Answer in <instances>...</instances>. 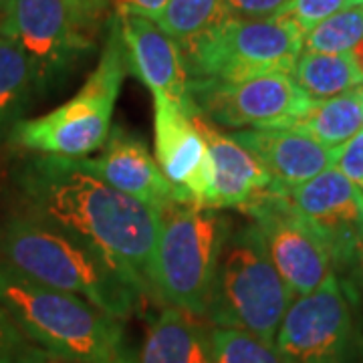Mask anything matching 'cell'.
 <instances>
[{
  "instance_id": "obj_31",
  "label": "cell",
  "mask_w": 363,
  "mask_h": 363,
  "mask_svg": "<svg viewBox=\"0 0 363 363\" xmlns=\"http://www.w3.org/2000/svg\"><path fill=\"white\" fill-rule=\"evenodd\" d=\"M345 269H350L351 289H353V293L359 291L363 295V238L357 242V247L353 248V252H351Z\"/></svg>"
},
{
  "instance_id": "obj_27",
  "label": "cell",
  "mask_w": 363,
  "mask_h": 363,
  "mask_svg": "<svg viewBox=\"0 0 363 363\" xmlns=\"http://www.w3.org/2000/svg\"><path fill=\"white\" fill-rule=\"evenodd\" d=\"M291 0H220V14L228 18H271L285 11Z\"/></svg>"
},
{
  "instance_id": "obj_16",
  "label": "cell",
  "mask_w": 363,
  "mask_h": 363,
  "mask_svg": "<svg viewBox=\"0 0 363 363\" xmlns=\"http://www.w3.org/2000/svg\"><path fill=\"white\" fill-rule=\"evenodd\" d=\"M230 135L259 160L279 194L313 180L335 164V150L321 145L301 128L240 130Z\"/></svg>"
},
{
  "instance_id": "obj_21",
  "label": "cell",
  "mask_w": 363,
  "mask_h": 363,
  "mask_svg": "<svg viewBox=\"0 0 363 363\" xmlns=\"http://www.w3.org/2000/svg\"><path fill=\"white\" fill-rule=\"evenodd\" d=\"M362 87L331 99L311 101L293 128L307 131L329 150H337L362 131Z\"/></svg>"
},
{
  "instance_id": "obj_33",
  "label": "cell",
  "mask_w": 363,
  "mask_h": 363,
  "mask_svg": "<svg viewBox=\"0 0 363 363\" xmlns=\"http://www.w3.org/2000/svg\"><path fill=\"white\" fill-rule=\"evenodd\" d=\"M6 4H9V0H0V14L4 13V9H6Z\"/></svg>"
},
{
  "instance_id": "obj_11",
  "label": "cell",
  "mask_w": 363,
  "mask_h": 363,
  "mask_svg": "<svg viewBox=\"0 0 363 363\" xmlns=\"http://www.w3.org/2000/svg\"><path fill=\"white\" fill-rule=\"evenodd\" d=\"M240 210L252 218L269 259L295 298L309 295L335 274L327 245L298 218L285 196L269 190Z\"/></svg>"
},
{
  "instance_id": "obj_10",
  "label": "cell",
  "mask_w": 363,
  "mask_h": 363,
  "mask_svg": "<svg viewBox=\"0 0 363 363\" xmlns=\"http://www.w3.org/2000/svg\"><path fill=\"white\" fill-rule=\"evenodd\" d=\"M188 99L208 123L238 131L293 128L311 105L293 75L283 71L240 81H188Z\"/></svg>"
},
{
  "instance_id": "obj_23",
  "label": "cell",
  "mask_w": 363,
  "mask_h": 363,
  "mask_svg": "<svg viewBox=\"0 0 363 363\" xmlns=\"http://www.w3.org/2000/svg\"><path fill=\"white\" fill-rule=\"evenodd\" d=\"M363 43V4H353L311 28L305 35V51L351 52Z\"/></svg>"
},
{
  "instance_id": "obj_14",
  "label": "cell",
  "mask_w": 363,
  "mask_h": 363,
  "mask_svg": "<svg viewBox=\"0 0 363 363\" xmlns=\"http://www.w3.org/2000/svg\"><path fill=\"white\" fill-rule=\"evenodd\" d=\"M75 160L81 168L99 180L150 208H156L157 212L178 204H192V200L164 176L142 138L121 125H111L101 156Z\"/></svg>"
},
{
  "instance_id": "obj_6",
  "label": "cell",
  "mask_w": 363,
  "mask_h": 363,
  "mask_svg": "<svg viewBox=\"0 0 363 363\" xmlns=\"http://www.w3.org/2000/svg\"><path fill=\"white\" fill-rule=\"evenodd\" d=\"M295 295L269 259L252 222L230 230L222 248L206 319L212 327L238 329L274 345Z\"/></svg>"
},
{
  "instance_id": "obj_24",
  "label": "cell",
  "mask_w": 363,
  "mask_h": 363,
  "mask_svg": "<svg viewBox=\"0 0 363 363\" xmlns=\"http://www.w3.org/2000/svg\"><path fill=\"white\" fill-rule=\"evenodd\" d=\"M210 341L214 363H285L274 345L238 329L210 327Z\"/></svg>"
},
{
  "instance_id": "obj_5",
  "label": "cell",
  "mask_w": 363,
  "mask_h": 363,
  "mask_svg": "<svg viewBox=\"0 0 363 363\" xmlns=\"http://www.w3.org/2000/svg\"><path fill=\"white\" fill-rule=\"evenodd\" d=\"M160 214L154 255L156 301L204 321L233 222L220 210L196 204H178Z\"/></svg>"
},
{
  "instance_id": "obj_17",
  "label": "cell",
  "mask_w": 363,
  "mask_h": 363,
  "mask_svg": "<svg viewBox=\"0 0 363 363\" xmlns=\"http://www.w3.org/2000/svg\"><path fill=\"white\" fill-rule=\"evenodd\" d=\"M192 113L206 138L212 157V190L206 208H242L252 198L272 190L271 176L242 143L236 142L230 133L214 130L212 123L198 116L194 109Z\"/></svg>"
},
{
  "instance_id": "obj_35",
  "label": "cell",
  "mask_w": 363,
  "mask_h": 363,
  "mask_svg": "<svg viewBox=\"0 0 363 363\" xmlns=\"http://www.w3.org/2000/svg\"><path fill=\"white\" fill-rule=\"evenodd\" d=\"M362 93H363V87H362ZM362 128H363V105H362Z\"/></svg>"
},
{
  "instance_id": "obj_20",
  "label": "cell",
  "mask_w": 363,
  "mask_h": 363,
  "mask_svg": "<svg viewBox=\"0 0 363 363\" xmlns=\"http://www.w3.org/2000/svg\"><path fill=\"white\" fill-rule=\"evenodd\" d=\"M39 97L30 63L13 40L0 37V145L11 142L16 123Z\"/></svg>"
},
{
  "instance_id": "obj_25",
  "label": "cell",
  "mask_w": 363,
  "mask_h": 363,
  "mask_svg": "<svg viewBox=\"0 0 363 363\" xmlns=\"http://www.w3.org/2000/svg\"><path fill=\"white\" fill-rule=\"evenodd\" d=\"M51 357L26 337L0 305V363H47Z\"/></svg>"
},
{
  "instance_id": "obj_22",
  "label": "cell",
  "mask_w": 363,
  "mask_h": 363,
  "mask_svg": "<svg viewBox=\"0 0 363 363\" xmlns=\"http://www.w3.org/2000/svg\"><path fill=\"white\" fill-rule=\"evenodd\" d=\"M220 16V0H168L157 25L182 47L200 37Z\"/></svg>"
},
{
  "instance_id": "obj_2",
  "label": "cell",
  "mask_w": 363,
  "mask_h": 363,
  "mask_svg": "<svg viewBox=\"0 0 363 363\" xmlns=\"http://www.w3.org/2000/svg\"><path fill=\"white\" fill-rule=\"evenodd\" d=\"M0 260L39 285L89 301L117 321L140 313L145 298L89 240L26 212L0 220Z\"/></svg>"
},
{
  "instance_id": "obj_12",
  "label": "cell",
  "mask_w": 363,
  "mask_h": 363,
  "mask_svg": "<svg viewBox=\"0 0 363 363\" xmlns=\"http://www.w3.org/2000/svg\"><path fill=\"white\" fill-rule=\"evenodd\" d=\"M301 220L323 240L335 267H345L363 238V190L329 168L283 194Z\"/></svg>"
},
{
  "instance_id": "obj_8",
  "label": "cell",
  "mask_w": 363,
  "mask_h": 363,
  "mask_svg": "<svg viewBox=\"0 0 363 363\" xmlns=\"http://www.w3.org/2000/svg\"><path fill=\"white\" fill-rule=\"evenodd\" d=\"M347 283L331 274L285 313L274 350L285 363H363L362 323Z\"/></svg>"
},
{
  "instance_id": "obj_26",
  "label": "cell",
  "mask_w": 363,
  "mask_h": 363,
  "mask_svg": "<svg viewBox=\"0 0 363 363\" xmlns=\"http://www.w3.org/2000/svg\"><path fill=\"white\" fill-rule=\"evenodd\" d=\"M353 4H363V2L362 0H291L281 14L293 18L307 35L319 23H323L343 9H350Z\"/></svg>"
},
{
  "instance_id": "obj_29",
  "label": "cell",
  "mask_w": 363,
  "mask_h": 363,
  "mask_svg": "<svg viewBox=\"0 0 363 363\" xmlns=\"http://www.w3.org/2000/svg\"><path fill=\"white\" fill-rule=\"evenodd\" d=\"M168 0H109L113 6V14H138L157 23L164 13Z\"/></svg>"
},
{
  "instance_id": "obj_34",
  "label": "cell",
  "mask_w": 363,
  "mask_h": 363,
  "mask_svg": "<svg viewBox=\"0 0 363 363\" xmlns=\"http://www.w3.org/2000/svg\"><path fill=\"white\" fill-rule=\"evenodd\" d=\"M47 363H67V362H63V359H57V357H51Z\"/></svg>"
},
{
  "instance_id": "obj_15",
  "label": "cell",
  "mask_w": 363,
  "mask_h": 363,
  "mask_svg": "<svg viewBox=\"0 0 363 363\" xmlns=\"http://www.w3.org/2000/svg\"><path fill=\"white\" fill-rule=\"evenodd\" d=\"M128 57V69L154 97H166L190 107L188 71L180 45L166 35L157 23L138 14H116Z\"/></svg>"
},
{
  "instance_id": "obj_7",
  "label": "cell",
  "mask_w": 363,
  "mask_h": 363,
  "mask_svg": "<svg viewBox=\"0 0 363 363\" xmlns=\"http://www.w3.org/2000/svg\"><path fill=\"white\" fill-rule=\"evenodd\" d=\"M180 49L188 81H240L272 71L293 73L305 51V33L285 14L255 21L220 16Z\"/></svg>"
},
{
  "instance_id": "obj_13",
  "label": "cell",
  "mask_w": 363,
  "mask_h": 363,
  "mask_svg": "<svg viewBox=\"0 0 363 363\" xmlns=\"http://www.w3.org/2000/svg\"><path fill=\"white\" fill-rule=\"evenodd\" d=\"M154 152L164 176L196 206L206 208L212 157L190 107L154 97Z\"/></svg>"
},
{
  "instance_id": "obj_4",
  "label": "cell",
  "mask_w": 363,
  "mask_h": 363,
  "mask_svg": "<svg viewBox=\"0 0 363 363\" xmlns=\"http://www.w3.org/2000/svg\"><path fill=\"white\" fill-rule=\"evenodd\" d=\"M128 73L119 21L111 14L99 63L81 89L49 113L16 123L11 143L30 154L61 157H87L101 150L111 130L117 97Z\"/></svg>"
},
{
  "instance_id": "obj_3",
  "label": "cell",
  "mask_w": 363,
  "mask_h": 363,
  "mask_svg": "<svg viewBox=\"0 0 363 363\" xmlns=\"http://www.w3.org/2000/svg\"><path fill=\"white\" fill-rule=\"evenodd\" d=\"M0 305L40 350L67 363H138L121 321L89 301L39 285L0 260Z\"/></svg>"
},
{
  "instance_id": "obj_28",
  "label": "cell",
  "mask_w": 363,
  "mask_h": 363,
  "mask_svg": "<svg viewBox=\"0 0 363 363\" xmlns=\"http://www.w3.org/2000/svg\"><path fill=\"white\" fill-rule=\"evenodd\" d=\"M333 168L363 190V130L335 150Z\"/></svg>"
},
{
  "instance_id": "obj_19",
  "label": "cell",
  "mask_w": 363,
  "mask_h": 363,
  "mask_svg": "<svg viewBox=\"0 0 363 363\" xmlns=\"http://www.w3.org/2000/svg\"><path fill=\"white\" fill-rule=\"evenodd\" d=\"M291 75L311 101L331 99L363 87V73L351 52L303 51Z\"/></svg>"
},
{
  "instance_id": "obj_18",
  "label": "cell",
  "mask_w": 363,
  "mask_h": 363,
  "mask_svg": "<svg viewBox=\"0 0 363 363\" xmlns=\"http://www.w3.org/2000/svg\"><path fill=\"white\" fill-rule=\"evenodd\" d=\"M138 363H214L210 325L166 307L147 327Z\"/></svg>"
},
{
  "instance_id": "obj_9",
  "label": "cell",
  "mask_w": 363,
  "mask_h": 363,
  "mask_svg": "<svg viewBox=\"0 0 363 363\" xmlns=\"http://www.w3.org/2000/svg\"><path fill=\"white\" fill-rule=\"evenodd\" d=\"M91 33L69 0H9L0 14V37L25 52L39 95L59 89L93 52Z\"/></svg>"
},
{
  "instance_id": "obj_36",
  "label": "cell",
  "mask_w": 363,
  "mask_h": 363,
  "mask_svg": "<svg viewBox=\"0 0 363 363\" xmlns=\"http://www.w3.org/2000/svg\"><path fill=\"white\" fill-rule=\"evenodd\" d=\"M362 2H363V0H362Z\"/></svg>"
},
{
  "instance_id": "obj_32",
  "label": "cell",
  "mask_w": 363,
  "mask_h": 363,
  "mask_svg": "<svg viewBox=\"0 0 363 363\" xmlns=\"http://www.w3.org/2000/svg\"><path fill=\"white\" fill-rule=\"evenodd\" d=\"M351 55H353L355 63H357V67H359V71L363 73V43H359V45L351 51Z\"/></svg>"
},
{
  "instance_id": "obj_30",
  "label": "cell",
  "mask_w": 363,
  "mask_h": 363,
  "mask_svg": "<svg viewBox=\"0 0 363 363\" xmlns=\"http://www.w3.org/2000/svg\"><path fill=\"white\" fill-rule=\"evenodd\" d=\"M75 13L81 16V21L93 30L104 21L105 13L109 9V0H69Z\"/></svg>"
},
{
  "instance_id": "obj_1",
  "label": "cell",
  "mask_w": 363,
  "mask_h": 363,
  "mask_svg": "<svg viewBox=\"0 0 363 363\" xmlns=\"http://www.w3.org/2000/svg\"><path fill=\"white\" fill-rule=\"evenodd\" d=\"M23 212L89 240L142 291L154 293L160 218L150 208L83 169L75 157L33 154L14 168Z\"/></svg>"
}]
</instances>
